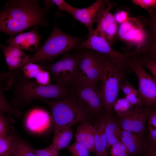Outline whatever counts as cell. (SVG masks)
I'll return each instance as SVG.
<instances>
[{"instance_id": "obj_36", "label": "cell", "mask_w": 156, "mask_h": 156, "mask_svg": "<svg viewBox=\"0 0 156 156\" xmlns=\"http://www.w3.org/2000/svg\"><path fill=\"white\" fill-rule=\"evenodd\" d=\"M148 12L150 15L149 24L151 31L149 38L156 37V6Z\"/></svg>"}, {"instance_id": "obj_13", "label": "cell", "mask_w": 156, "mask_h": 156, "mask_svg": "<svg viewBox=\"0 0 156 156\" xmlns=\"http://www.w3.org/2000/svg\"><path fill=\"white\" fill-rule=\"evenodd\" d=\"M151 108L135 106L130 114L116 119L120 128L142 137H145V126L148 119Z\"/></svg>"}, {"instance_id": "obj_7", "label": "cell", "mask_w": 156, "mask_h": 156, "mask_svg": "<svg viewBox=\"0 0 156 156\" xmlns=\"http://www.w3.org/2000/svg\"><path fill=\"white\" fill-rule=\"evenodd\" d=\"M105 57V55L88 50L81 52L73 85L86 83L97 84L103 68Z\"/></svg>"}, {"instance_id": "obj_4", "label": "cell", "mask_w": 156, "mask_h": 156, "mask_svg": "<svg viewBox=\"0 0 156 156\" xmlns=\"http://www.w3.org/2000/svg\"><path fill=\"white\" fill-rule=\"evenodd\" d=\"M132 71L129 67L121 66L105 55L104 64L99 81L100 95L105 116L113 115V105L126 76Z\"/></svg>"}, {"instance_id": "obj_16", "label": "cell", "mask_w": 156, "mask_h": 156, "mask_svg": "<svg viewBox=\"0 0 156 156\" xmlns=\"http://www.w3.org/2000/svg\"><path fill=\"white\" fill-rule=\"evenodd\" d=\"M106 0H98L91 5L86 8H75L71 14L76 20L83 24L89 31L93 30V23L101 6Z\"/></svg>"}, {"instance_id": "obj_8", "label": "cell", "mask_w": 156, "mask_h": 156, "mask_svg": "<svg viewBox=\"0 0 156 156\" xmlns=\"http://www.w3.org/2000/svg\"><path fill=\"white\" fill-rule=\"evenodd\" d=\"M81 55V52L67 54L57 62L42 67L50 73L57 83L66 87L73 85Z\"/></svg>"}, {"instance_id": "obj_37", "label": "cell", "mask_w": 156, "mask_h": 156, "mask_svg": "<svg viewBox=\"0 0 156 156\" xmlns=\"http://www.w3.org/2000/svg\"><path fill=\"white\" fill-rule=\"evenodd\" d=\"M132 1L148 12L156 6V0H132Z\"/></svg>"}, {"instance_id": "obj_3", "label": "cell", "mask_w": 156, "mask_h": 156, "mask_svg": "<svg viewBox=\"0 0 156 156\" xmlns=\"http://www.w3.org/2000/svg\"><path fill=\"white\" fill-rule=\"evenodd\" d=\"M73 94H69L58 99L38 101L45 103L50 109L54 130L71 128L79 122L86 121L91 115Z\"/></svg>"}, {"instance_id": "obj_23", "label": "cell", "mask_w": 156, "mask_h": 156, "mask_svg": "<svg viewBox=\"0 0 156 156\" xmlns=\"http://www.w3.org/2000/svg\"><path fill=\"white\" fill-rule=\"evenodd\" d=\"M22 68L17 70L1 73L0 74V88L4 91L8 90L12 86L20 72Z\"/></svg>"}, {"instance_id": "obj_41", "label": "cell", "mask_w": 156, "mask_h": 156, "mask_svg": "<svg viewBox=\"0 0 156 156\" xmlns=\"http://www.w3.org/2000/svg\"><path fill=\"white\" fill-rule=\"evenodd\" d=\"M111 147L110 152L111 156H117L122 153L127 151L125 146L120 141Z\"/></svg>"}, {"instance_id": "obj_26", "label": "cell", "mask_w": 156, "mask_h": 156, "mask_svg": "<svg viewBox=\"0 0 156 156\" xmlns=\"http://www.w3.org/2000/svg\"><path fill=\"white\" fill-rule=\"evenodd\" d=\"M11 156H36L32 147L21 139L17 137Z\"/></svg>"}, {"instance_id": "obj_2", "label": "cell", "mask_w": 156, "mask_h": 156, "mask_svg": "<svg viewBox=\"0 0 156 156\" xmlns=\"http://www.w3.org/2000/svg\"><path fill=\"white\" fill-rule=\"evenodd\" d=\"M13 86L12 102L16 106L27 105L34 100L60 99L67 96L70 91V88L60 84L44 86L35 80L27 79L23 76L18 77Z\"/></svg>"}, {"instance_id": "obj_14", "label": "cell", "mask_w": 156, "mask_h": 156, "mask_svg": "<svg viewBox=\"0 0 156 156\" xmlns=\"http://www.w3.org/2000/svg\"><path fill=\"white\" fill-rule=\"evenodd\" d=\"M118 137L120 141L125 146L129 156L142 155L147 144L146 137H142L120 128Z\"/></svg>"}, {"instance_id": "obj_20", "label": "cell", "mask_w": 156, "mask_h": 156, "mask_svg": "<svg viewBox=\"0 0 156 156\" xmlns=\"http://www.w3.org/2000/svg\"><path fill=\"white\" fill-rule=\"evenodd\" d=\"M49 119L48 113L39 109L31 110L28 114L26 125L31 130L38 131L47 126Z\"/></svg>"}, {"instance_id": "obj_40", "label": "cell", "mask_w": 156, "mask_h": 156, "mask_svg": "<svg viewBox=\"0 0 156 156\" xmlns=\"http://www.w3.org/2000/svg\"><path fill=\"white\" fill-rule=\"evenodd\" d=\"M120 89L126 95L132 93H138V91L126 79L121 85Z\"/></svg>"}, {"instance_id": "obj_32", "label": "cell", "mask_w": 156, "mask_h": 156, "mask_svg": "<svg viewBox=\"0 0 156 156\" xmlns=\"http://www.w3.org/2000/svg\"><path fill=\"white\" fill-rule=\"evenodd\" d=\"M32 149L36 156H59L58 152L51 145L42 149H36L32 147Z\"/></svg>"}, {"instance_id": "obj_9", "label": "cell", "mask_w": 156, "mask_h": 156, "mask_svg": "<svg viewBox=\"0 0 156 156\" xmlns=\"http://www.w3.org/2000/svg\"><path fill=\"white\" fill-rule=\"evenodd\" d=\"M129 67L137 77L138 92L143 107L156 108V80L145 71L136 55L130 59Z\"/></svg>"}, {"instance_id": "obj_34", "label": "cell", "mask_w": 156, "mask_h": 156, "mask_svg": "<svg viewBox=\"0 0 156 156\" xmlns=\"http://www.w3.org/2000/svg\"><path fill=\"white\" fill-rule=\"evenodd\" d=\"M138 57L140 59L143 66L151 73L154 78L156 80V61L145 57Z\"/></svg>"}, {"instance_id": "obj_24", "label": "cell", "mask_w": 156, "mask_h": 156, "mask_svg": "<svg viewBox=\"0 0 156 156\" xmlns=\"http://www.w3.org/2000/svg\"><path fill=\"white\" fill-rule=\"evenodd\" d=\"M134 107L125 97L116 99L113 107L114 111L119 116H122L130 114Z\"/></svg>"}, {"instance_id": "obj_19", "label": "cell", "mask_w": 156, "mask_h": 156, "mask_svg": "<svg viewBox=\"0 0 156 156\" xmlns=\"http://www.w3.org/2000/svg\"><path fill=\"white\" fill-rule=\"evenodd\" d=\"M105 115L98 117L95 130V156H107V140L105 132Z\"/></svg>"}, {"instance_id": "obj_22", "label": "cell", "mask_w": 156, "mask_h": 156, "mask_svg": "<svg viewBox=\"0 0 156 156\" xmlns=\"http://www.w3.org/2000/svg\"><path fill=\"white\" fill-rule=\"evenodd\" d=\"M120 129L117 119L113 115L106 116L105 132L107 140V149L120 141L118 137Z\"/></svg>"}, {"instance_id": "obj_38", "label": "cell", "mask_w": 156, "mask_h": 156, "mask_svg": "<svg viewBox=\"0 0 156 156\" xmlns=\"http://www.w3.org/2000/svg\"><path fill=\"white\" fill-rule=\"evenodd\" d=\"M128 101L135 107H143L139 93H132L125 96Z\"/></svg>"}, {"instance_id": "obj_39", "label": "cell", "mask_w": 156, "mask_h": 156, "mask_svg": "<svg viewBox=\"0 0 156 156\" xmlns=\"http://www.w3.org/2000/svg\"><path fill=\"white\" fill-rule=\"evenodd\" d=\"M53 3L55 4L59 9L62 11H64L70 14L73 11L75 7L69 5L65 1L62 0H52Z\"/></svg>"}, {"instance_id": "obj_15", "label": "cell", "mask_w": 156, "mask_h": 156, "mask_svg": "<svg viewBox=\"0 0 156 156\" xmlns=\"http://www.w3.org/2000/svg\"><path fill=\"white\" fill-rule=\"evenodd\" d=\"M38 27L27 32L14 37L10 36L6 41L9 46L20 50L32 51L37 49L40 37L37 32Z\"/></svg>"}, {"instance_id": "obj_12", "label": "cell", "mask_w": 156, "mask_h": 156, "mask_svg": "<svg viewBox=\"0 0 156 156\" xmlns=\"http://www.w3.org/2000/svg\"><path fill=\"white\" fill-rule=\"evenodd\" d=\"M116 4L109 3L106 0L99 8L94 21L97 25L96 29L101 32L111 46L115 42L118 29L114 16L110 12Z\"/></svg>"}, {"instance_id": "obj_31", "label": "cell", "mask_w": 156, "mask_h": 156, "mask_svg": "<svg viewBox=\"0 0 156 156\" xmlns=\"http://www.w3.org/2000/svg\"><path fill=\"white\" fill-rule=\"evenodd\" d=\"M68 150L73 156H89L90 152L87 148L81 144L76 142L67 147Z\"/></svg>"}, {"instance_id": "obj_21", "label": "cell", "mask_w": 156, "mask_h": 156, "mask_svg": "<svg viewBox=\"0 0 156 156\" xmlns=\"http://www.w3.org/2000/svg\"><path fill=\"white\" fill-rule=\"evenodd\" d=\"M73 134V130L71 128H61L54 130L51 145L58 152L67 148L72 139Z\"/></svg>"}, {"instance_id": "obj_33", "label": "cell", "mask_w": 156, "mask_h": 156, "mask_svg": "<svg viewBox=\"0 0 156 156\" xmlns=\"http://www.w3.org/2000/svg\"><path fill=\"white\" fill-rule=\"evenodd\" d=\"M50 73L43 68L39 73L34 79L38 83L44 86L51 84Z\"/></svg>"}, {"instance_id": "obj_18", "label": "cell", "mask_w": 156, "mask_h": 156, "mask_svg": "<svg viewBox=\"0 0 156 156\" xmlns=\"http://www.w3.org/2000/svg\"><path fill=\"white\" fill-rule=\"evenodd\" d=\"M76 142L84 145L90 152L95 151V130L94 126L86 121L78 127L75 134Z\"/></svg>"}, {"instance_id": "obj_29", "label": "cell", "mask_w": 156, "mask_h": 156, "mask_svg": "<svg viewBox=\"0 0 156 156\" xmlns=\"http://www.w3.org/2000/svg\"><path fill=\"white\" fill-rule=\"evenodd\" d=\"M4 91L0 88V112L3 113H7L16 116H19L21 113V112L8 103L5 97Z\"/></svg>"}, {"instance_id": "obj_30", "label": "cell", "mask_w": 156, "mask_h": 156, "mask_svg": "<svg viewBox=\"0 0 156 156\" xmlns=\"http://www.w3.org/2000/svg\"><path fill=\"white\" fill-rule=\"evenodd\" d=\"M43 68L34 63L26 64L22 68L23 77L27 79H34Z\"/></svg>"}, {"instance_id": "obj_28", "label": "cell", "mask_w": 156, "mask_h": 156, "mask_svg": "<svg viewBox=\"0 0 156 156\" xmlns=\"http://www.w3.org/2000/svg\"><path fill=\"white\" fill-rule=\"evenodd\" d=\"M149 133L146 138L147 142L151 144H156V108H151L148 119Z\"/></svg>"}, {"instance_id": "obj_1", "label": "cell", "mask_w": 156, "mask_h": 156, "mask_svg": "<svg viewBox=\"0 0 156 156\" xmlns=\"http://www.w3.org/2000/svg\"><path fill=\"white\" fill-rule=\"evenodd\" d=\"M53 3L47 1L42 8L38 0L9 1L0 11V31L13 36L32 26L47 25L45 15Z\"/></svg>"}, {"instance_id": "obj_42", "label": "cell", "mask_w": 156, "mask_h": 156, "mask_svg": "<svg viewBox=\"0 0 156 156\" xmlns=\"http://www.w3.org/2000/svg\"><path fill=\"white\" fill-rule=\"evenodd\" d=\"M114 16L116 22L120 24L127 21L129 17L128 12L125 10L118 11Z\"/></svg>"}, {"instance_id": "obj_17", "label": "cell", "mask_w": 156, "mask_h": 156, "mask_svg": "<svg viewBox=\"0 0 156 156\" xmlns=\"http://www.w3.org/2000/svg\"><path fill=\"white\" fill-rule=\"evenodd\" d=\"M1 47L6 62L10 71L22 68L31 58L18 49L3 45H1Z\"/></svg>"}, {"instance_id": "obj_25", "label": "cell", "mask_w": 156, "mask_h": 156, "mask_svg": "<svg viewBox=\"0 0 156 156\" xmlns=\"http://www.w3.org/2000/svg\"><path fill=\"white\" fill-rule=\"evenodd\" d=\"M16 137L10 133L0 138V156H11Z\"/></svg>"}, {"instance_id": "obj_27", "label": "cell", "mask_w": 156, "mask_h": 156, "mask_svg": "<svg viewBox=\"0 0 156 156\" xmlns=\"http://www.w3.org/2000/svg\"><path fill=\"white\" fill-rule=\"evenodd\" d=\"M136 55L156 61V37L149 38L142 51Z\"/></svg>"}, {"instance_id": "obj_11", "label": "cell", "mask_w": 156, "mask_h": 156, "mask_svg": "<svg viewBox=\"0 0 156 156\" xmlns=\"http://www.w3.org/2000/svg\"><path fill=\"white\" fill-rule=\"evenodd\" d=\"M144 26L138 18L129 17L127 21L120 24L117 35L122 40L135 45V48L142 49L149 38Z\"/></svg>"}, {"instance_id": "obj_6", "label": "cell", "mask_w": 156, "mask_h": 156, "mask_svg": "<svg viewBox=\"0 0 156 156\" xmlns=\"http://www.w3.org/2000/svg\"><path fill=\"white\" fill-rule=\"evenodd\" d=\"M111 46L101 32L95 29L89 31L87 40L78 45L76 48L94 50L108 56L114 62L125 67H129L131 58L139 54L141 51L140 49L135 48L131 52L122 53L114 50Z\"/></svg>"}, {"instance_id": "obj_35", "label": "cell", "mask_w": 156, "mask_h": 156, "mask_svg": "<svg viewBox=\"0 0 156 156\" xmlns=\"http://www.w3.org/2000/svg\"><path fill=\"white\" fill-rule=\"evenodd\" d=\"M10 134L8 122L3 114L0 113V138L8 135Z\"/></svg>"}, {"instance_id": "obj_10", "label": "cell", "mask_w": 156, "mask_h": 156, "mask_svg": "<svg viewBox=\"0 0 156 156\" xmlns=\"http://www.w3.org/2000/svg\"><path fill=\"white\" fill-rule=\"evenodd\" d=\"M70 90L91 115L98 117L105 115L97 84H74Z\"/></svg>"}, {"instance_id": "obj_43", "label": "cell", "mask_w": 156, "mask_h": 156, "mask_svg": "<svg viewBox=\"0 0 156 156\" xmlns=\"http://www.w3.org/2000/svg\"><path fill=\"white\" fill-rule=\"evenodd\" d=\"M142 156H156V144H148Z\"/></svg>"}, {"instance_id": "obj_5", "label": "cell", "mask_w": 156, "mask_h": 156, "mask_svg": "<svg viewBox=\"0 0 156 156\" xmlns=\"http://www.w3.org/2000/svg\"><path fill=\"white\" fill-rule=\"evenodd\" d=\"M83 41L66 34L55 24L47 40L26 64L44 60L51 62L57 56L76 48Z\"/></svg>"}]
</instances>
